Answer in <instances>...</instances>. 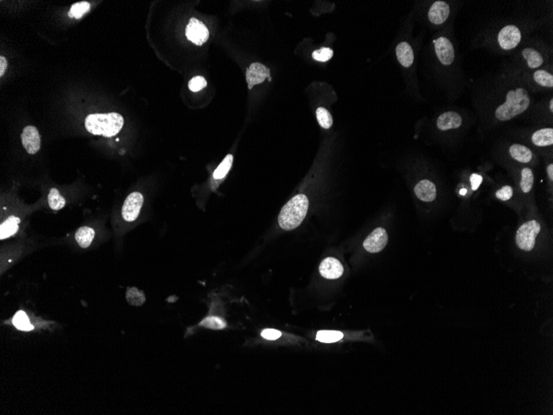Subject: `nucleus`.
I'll return each mask as SVG.
<instances>
[{"instance_id": "1", "label": "nucleus", "mask_w": 553, "mask_h": 415, "mask_svg": "<svg viewBox=\"0 0 553 415\" xmlns=\"http://www.w3.org/2000/svg\"><path fill=\"white\" fill-rule=\"evenodd\" d=\"M309 202L303 194L296 195L281 208L279 214L278 223L285 231H291L298 227L306 217Z\"/></svg>"}, {"instance_id": "2", "label": "nucleus", "mask_w": 553, "mask_h": 415, "mask_svg": "<svg viewBox=\"0 0 553 415\" xmlns=\"http://www.w3.org/2000/svg\"><path fill=\"white\" fill-rule=\"evenodd\" d=\"M124 118L118 113L93 114L85 119V129L90 134L113 137L116 135L124 125Z\"/></svg>"}, {"instance_id": "3", "label": "nucleus", "mask_w": 553, "mask_h": 415, "mask_svg": "<svg viewBox=\"0 0 553 415\" xmlns=\"http://www.w3.org/2000/svg\"><path fill=\"white\" fill-rule=\"evenodd\" d=\"M530 97L523 88L511 90L507 93L506 100L495 110V117L500 121H506L524 113L529 109Z\"/></svg>"}, {"instance_id": "4", "label": "nucleus", "mask_w": 553, "mask_h": 415, "mask_svg": "<svg viewBox=\"0 0 553 415\" xmlns=\"http://www.w3.org/2000/svg\"><path fill=\"white\" fill-rule=\"evenodd\" d=\"M541 231V226L538 221H529L523 224L517 231L516 243L521 250L530 251L535 245V240Z\"/></svg>"}, {"instance_id": "5", "label": "nucleus", "mask_w": 553, "mask_h": 415, "mask_svg": "<svg viewBox=\"0 0 553 415\" xmlns=\"http://www.w3.org/2000/svg\"><path fill=\"white\" fill-rule=\"evenodd\" d=\"M143 204V197L140 192H134L129 194L122 208V216L124 221L128 222L135 221L140 213Z\"/></svg>"}, {"instance_id": "6", "label": "nucleus", "mask_w": 553, "mask_h": 415, "mask_svg": "<svg viewBox=\"0 0 553 415\" xmlns=\"http://www.w3.org/2000/svg\"><path fill=\"white\" fill-rule=\"evenodd\" d=\"M186 36L193 43L201 46L208 40L209 30L203 22L192 17L186 28Z\"/></svg>"}, {"instance_id": "7", "label": "nucleus", "mask_w": 553, "mask_h": 415, "mask_svg": "<svg viewBox=\"0 0 553 415\" xmlns=\"http://www.w3.org/2000/svg\"><path fill=\"white\" fill-rule=\"evenodd\" d=\"M521 32L516 26L508 25L500 30L498 41L504 50H511L516 47L521 41Z\"/></svg>"}, {"instance_id": "8", "label": "nucleus", "mask_w": 553, "mask_h": 415, "mask_svg": "<svg viewBox=\"0 0 553 415\" xmlns=\"http://www.w3.org/2000/svg\"><path fill=\"white\" fill-rule=\"evenodd\" d=\"M388 236L383 228H376L372 231L365 241L363 246L369 253H379L385 248L388 244Z\"/></svg>"}, {"instance_id": "9", "label": "nucleus", "mask_w": 553, "mask_h": 415, "mask_svg": "<svg viewBox=\"0 0 553 415\" xmlns=\"http://www.w3.org/2000/svg\"><path fill=\"white\" fill-rule=\"evenodd\" d=\"M22 146L29 154H35L41 147V138L36 127H25L21 134Z\"/></svg>"}, {"instance_id": "10", "label": "nucleus", "mask_w": 553, "mask_h": 415, "mask_svg": "<svg viewBox=\"0 0 553 415\" xmlns=\"http://www.w3.org/2000/svg\"><path fill=\"white\" fill-rule=\"evenodd\" d=\"M266 78H269L270 80H271L270 70L267 66L261 63L255 62L251 64L246 71V80L250 90L252 89L254 85L264 82L266 80Z\"/></svg>"}, {"instance_id": "11", "label": "nucleus", "mask_w": 553, "mask_h": 415, "mask_svg": "<svg viewBox=\"0 0 553 415\" xmlns=\"http://www.w3.org/2000/svg\"><path fill=\"white\" fill-rule=\"evenodd\" d=\"M435 42V50L437 57L443 65L449 66L455 58V51L451 41L444 36L437 38Z\"/></svg>"}, {"instance_id": "12", "label": "nucleus", "mask_w": 553, "mask_h": 415, "mask_svg": "<svg viewBox=\"0 0 553 415\" xmlns=\"http://www.w3.org/2000/svg\"><path fill=\"white\" fill-rule=\"evenodd\" d=\"M319 271L325 279H336L342 276L344 268L339 260L335 258L328 257L320 263Z\"/></svg>"}, {"instance_id": "13", "label": "nucleus", "mask_w": 553, "mask_h": 415, "mask_svg": "<svg viewBox=\"0 0 553 415\" xmlns=\"http://www.w3.org/2000/svg\"><path fill=\"white\" fill-rule=\"evenodd\" d=\"M450 14L449 5L444 1H437L432 5L428 12V17L433 24H442Z\"/></svg>"}, {"instance_id": "14", "label": "nucleus", "mask_w": 553, "mask_h": 415, "mask_svg": "<svg viewBox=\"0 0 553 415\" xmlns=\"http://www.w3.org/2000/svg\"><path fill=\"white\" fill-rule=\"evenodd\" d=\"M414 192L416 196L422 202H432L437 197L436 186L429 180H422L418 182L415 187Z\"/></svg>"}, {"instance_id": "15", "label": "nucleus", "mask_w": 553, "mask_h": 415, "mask_svg": "<svg viewBox=\"0 0 553 415\" xmlns=\"http://www.w3.org/2000/svg\"><path fill=\"white\" fill-rule=\"evenodd\" d=\"M437 127L440 130L446 131L452 129H458L462 124V118L456 112L449 111L443 113L437 119Z\"/></svg>"}, {"instance_id": "16", "label": "nucleus", "mask_w": 553, "mask_h": 415, "mask_svg": "<svg viewBox=\"0 0 553 415\" xmlns=\"http://www.w3.org/2000/svg\"><path fill=\"white\" fill-rule=\"evenodd\" d=\"M396 54H397L398 61L400 62L402 66L404 67H410L413 65L414 54H413L412 46L408 42L403 41L398 44L396 48Z\"/></svg>"}, {"instance_id": "17", "label": "nucleus", "mask_w": 553, "mask_h": 415, "mask_svg": "<svg viewBox=\"0 0 553 415\" xmlns=\"http://www.w3.org/2000/svg\"><path fill=\"white\" fill-rule=\"evenodd\" d=\"M19 223V218L15 217V216L8 217L6 221H3L1 224L0 239L2 241V240L11 237V236L17 233V231H18Z\"/></svg>"}, {"instance_id": "18", "label": "nucleus", "mask_w": 553, "mask_h": 415, "mask_svg": "<svg viewBox=\"0 0 553 415\" xmlns=\"http://www.w3.org/2000/svg\"><path fill=\"white\" fill-rule=\"evenodd\" d=\"M95 235V231L92 228L89 226H82L75 232V241H77L80 247L86 249L92 243Z\"/></svg>"}, {"instance_id": "19", "label": "nucleus", "mask_w": 553, "mask_h": 415, "mask_svg": "<svg viewBox=\"0 0 553 415\" xmlns=\"http://www.w3.org/2000/svg\"><path fill=\"white\" fill-rule=\"evenodd\" d=\"M532 141L539 147L552 145L553 143V129L552 128L539 129L533 134Z\"/></svg>"}, {"instance_id": "20", "label": "nucleus", "mask_w": 553, "mask_h": 415, "mask_svg": "<svg viewBox=\"0 0 553 415\" xmlns=\"http://www.w3.org/2000/svg\"><path fill=\"white\" fill-rule=\"evenodd\" d=\"M510 153L514 159L524 163H529L533 158L531 150L521 144H514L511 146Z\"/></svg>"}, {"instance_id": "21", "label": "nucleus", "mask_w": 553, "mask_h": 415, "mask_svg": "<svg viewBox=\"0 0 553 415\" xmlns=\"http://www.w3.org/2000/svg\"><path fill=\"white\" fill-rule=\"evenodd\" d=\"M523 56L530 68H538L544 63L543 56L535 49L529 48V47L524 49L523 51Z\"/></svg>"}, {"instance_id": "22", "label": "nucleus", "mask_w": 553, "mask_h": 415, "mask_svg": "<svg viewBox=\"0 0 553 415\" xmlns=\"http://www.w3.org/2000/svg\"><path fill=\"white\" fill-rule=\"evenodd\" d=\"M47 201H48L49 207L54 211L61 210L66 205V200L64 199V197L61 196V193L56 188H51L49 192Z\"/></svg>"}, {"instance_id": "23", "label": "nucleus", "mask_w": 553, "mask_h": 415, "mask_svg": "<svg viewBox=\"0 0 553 415\" xmlns=\"http://www.w3.org/2000/svg\"><path fill=\"white\" fill-rule=\"evenodd\" d=\"M12 324L18 330L28 332L33 329V326L30 323L28 317L23 311H18L15 314L12 318Z\"/></svg>"}, {"instance_id": "24", "label": "nucleus", "mask_w": 553, "mask_h": 415, "mask_svg": "<svg viewBox=\"0 0 553 415\" xmlns=\"http://www.w3.org/2000/svg\"><path fill=\"white\" fill-rule=\"evenodd\" d=\"M343 338L344 334L336 331H320L316 334V340L324 343H336Z\"/></svg>"}, {"instance_id": "25", "label": "nucleus", "mask_w": 553, "mask_h": 415, "mask_svg": "<svg viewBox=\"0 0 553 415\" xmlns=\"http://www.w3.org/2000/svg\"><path fill=\"white\" fill-rule=\"evenodd\" d=\"M232 163H233V155L228 154L225 158V159L221 162V164L218 166V168H216V171L214 172V178L220 180L226 177V175L229 173V171L231 170Z\"/></svg>"}, {"instance_id": "26", "label": "nucleus", "mask_w": 553, "mask_h": 415, "mask_svg": "<svg viewBox=\"0 0 553 415\" xmlns=\"http://www.w3.org/2000/svg\"><path fill=\"white\" fill-rule=\"evenodd\" d=\"M199 325L206 328H209V329H213V330H222L224 328H226L227 324H226V321L221 318L216 317V316H210V317L205 318L204 320L202 321Z\"/></svg>"}, {"instance_id": "27", "label": "nucleus", "mask_w": 553, "mask_h": 415, "mask_svg": "<svg viewBox=\"0 0 553 415\" xmlns=\"http://www.w3.org/2000/svg\"><path fill=\"white\" fill-rule=\"evenodd\" d=\"M522 180L520 182V187H521L522 191L524 193H528L530 192L534 185V173L532 172L530 168H525L522 170Z\"/></svg>"}, {"instance_id": "28", "label": "nucleus", "mask_w": 553, "mask_h": 415, "mask_svg": "<svg viewBox=\"0 0 553 415\" xmlns=\"http://www.w3.org/2000/svg\"><path fill=\"white\" fill-rule=\"evenodd\" d=\"M315 114H316L318 122L323 129H330V127L332 126V116L327 109L323 107H320L316 109Z\"/></svg>"}, {"instance_id": "29", "label": "nucleus", "mask_w": 553, "mask_h": 415, "mask_svg": "<svg viewBox=\"0 0 553 415\" xmlns=\"http://www.w3.org/2000/svg\"><path fill=\"white\" fill-rule=\"evenodd\" d=\"M534 78L539 85L544 87L552 88L553 86V76L546 70H539L535 71Z\"/></svg>"}, {"instance_id": "30", "label": "nucleus", "mask_w": 553, "mask_h": 415, "mask_svg": "<svg viewBox=\"0 0 553 415\" xmlns=\"http://www.w3.org/2000/svg\"><path fill=\"white\" fill-rule=\"evenodd\" d=\"M90 9V4L88 2H76L70 7L69 16L70 17L80 18L83 15L89 12Z\"/></svg>"}, {"instance_id": "31", "label": "nucleus", "mask_w": 553, "mask_h": 415, "mask_svg": "<svg viewBox=\"0 0 553 415\" xmlns=\"http://www.w3.org/2000/svg\"><path fill=\"white\" fill-rule=\"evenodd\" d=\"M127 299L129 304L134 306H140L145 301V297L142 292L135 288H130L127 291Z\"/></svg>"}, {"instance_id": "32", "label": "nucleus", "mask_w": 553, "mask_h": 415, "mask_svg": "<svg viewBox=\"0 0 553 415\" xmlns=\"http://www.w3.org/2000/svg\"><path fill=\"white\" fill-rule=\"evenodd\" d=\"M333 56V51L328 47H322L319 50L313 51L312 57L315 61L325 62L330 60Z\"/></svg>"}, {"instance_id": "33", "label": "nucleus", "mask_w": 553, "mask_h": 415, "mask_svg": "<svg viewBox=\"0 0 553 415\" xmlns=\"http://www.w3.org/2000/svg\"><path fill=\"white\" fill-rule=\"evenodd\" d=\"M207 82L206 79L203 76H195L192 78V80H190L188 86H189L190 90L193 91V92H197L202 90V89H204L207 86Z\"/></svg>"}, {"instance_id": "34", "label": "nucleus", "mask_w": 553, "mask_h": 415, "mask_svg": "<svg viewBox=\"0 0 553 415\" xmlns=\"http://www.w3.org/2000/svg\"><path fill=\"white\" fill-rule=\"evenodd\" d=\"M496 197L501 201H508L513 197V188L510 186H505L496 192Z\"/></svg>"}, {"instance_id": "35", "label": "nucleus", "mask_w": 553, "mask_h": 415, "mask_svg": "<svg viewBox=\"0 0 553 415\" xmlns=\"http://www.w3.org/2000/svg\"><path fill=\"white\" fill-rule=\"evenodd\" d=\"M261 336L267 340L275 341L281 337V333L275 329H265L263 331Z\"/></svg>"}, {"instance_id": "36", "label": "nucleus", "mask_w": 553, "mask_h": 415, "mask_svg": "<svg viewBox=\"0 0 553 415\" xmlns=\"http://www.w3.org/2000/svg\"><path fill=\"white\" fill-rule=\"evenodd\" d=\"M483 181V177H481V175L476 174V173H473L471 176V188L473 191H476L478 189L481 183Z\"/></svg>"}, {"instance_id": "37", "label": "nucleus", "mask_w": 553, "mask_h": 415, "mask_svg": "<svg viewBox=\"0 0 553 415\" xmlns=\"http://www.w3.org/2000/svg\"><path fill=\"white\" fill-rule=\"evenodd\" d=\"M7 60L5 58L4 56H0V76H2L4 74L5 70L7 69Z\"/></svg>"}, {"instance_id": "38", "label": "nucleus", "mask_w": 553, "mask_h": 415, "mask_svg": "<svg viewBox=\"0 0 553 415\" xmlns=\"http://www.w3.org/2000/svg\"><path fill=\"white\" fill-rule=\"evenodd\" d=\"M548 174H549V178L551 181L553 180V164H550L548 167Z\"/></svg>"}, {"instance_id": "39", "label": "nucleus", "mask_w": 553, "mask_h": 415, "mask_svg": "<svg viewBox=\"0 0 553 415\" xmlns=\"http://www.w3.org/2000/svg\"><path fill=\"white\" fill-rule=\"evenodd\" d=\"M466 192H467L466 189H461V191H460V194L464 196V195H466Z\"/></svg>"}, {"instance_id": "40", "label": "nucleus", "mask_w": 553, "mask_h": 415, "mask_svg": "<svg viewBox=\"0 0 553 415\" xmlns=\"http://www.w3.org/2000/svg\"><path fill=\"white\" fill-rule=\"evenodd\" d=\"M550 109L552 111H553V100H551V101H550Z\"/></svg>"}]
</instances>
